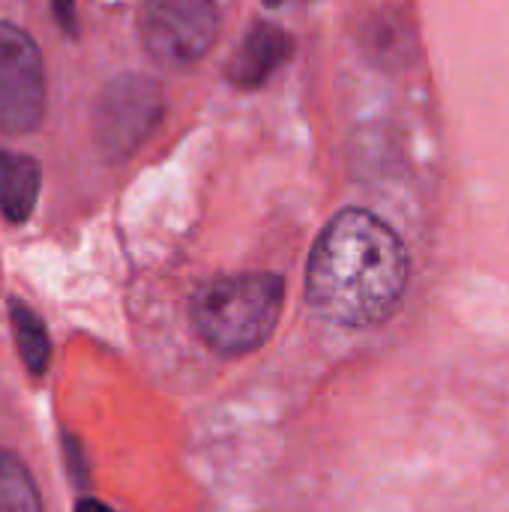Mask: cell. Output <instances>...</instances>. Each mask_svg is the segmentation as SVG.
Returning <instances> with one entry per match:
<instances>
[{
  "instance_id": "obj_1",
  "label": "cell",
  "mask_w": 509,
  "mask_h": 512,
  "mask_svg": "<svg viewBox=\"0 0 509 512\" xmlns=\"http://www.w3.org/2000/svg\"><path fill=\"white\" fill-rule=\"evenodd\" d=\"M408 270V252L396 231L378 216L351 207L312 246L306 300L327 321L369 327L396 312Z\"/></svg>"
},
{
  "instance_id": "obj_2",
  "label": "cell",
  "mask_w": 509,
  "mask_h": 512,
  "mask_svg": "<svg viewBox=\"0 0 509 512\" xmlns=\"http://www.w3.org/2000/svg\"><path fill=\"white\" fill-rule=\"evenodd\" d=\"M285 303V282L276 273H231L210 279L192 300V321L207 348L222 357H243L261 348Z\"/></svg>"
},
{
  "instance_id": "obj_3",
  "label": "cell",
  "mask_w": 509,
  "mask_h": 512,
  "mask_svg": "<svg viewBox=\"0 0 509 512\" xmlns=\"http://www.w3.org/2000/svg\"><path fill=\"white\" fill-rule=\"evenodd\" d=\"M162 87L147 75H117L93 102V141L108 162H126L162 123Z\"/></svg>"
},
{
  "instance_id": "obj_4",
  "label": "cell",
  "mask_w": 509,
  "mask_h": 512,
  "mask_svg": "<svg viewBox=\"0 0 509 512\" xmlns=\"http://www.w3.org/2000/svg\"><path fill=\"white\" fill-rule=\"evenodd\" d=\"M219 30L216 0H144L141 42L147 54L168 69L198 63Z\"/></svg>"
},
{
  "instance_id": "obj_5",
  "label": "cell",
  "mask_w": 509,
  "mask_h": 512,
  "mask_svg": "<svg viewBox=\"0 0 509 512\" xmlns=\"http://www.w3.org/2000/svg\"><path fill=\"white\" fill-rule=\"evenodd\" d=\"M45 117V66L21 27L0 21V132H36Z\"/></svg>"
},
{
  "instance_id": "obj_6",
  "label": "cell",
  "mask_w": 509,
  "mask_h": 512,
  "mask_svg": "<svg viewBox=\"0 0 509 512\" xmlns=\"http://www.w3.org/2000/svg\"><path fill=\"white\" fill-rule=\"evenodd\" d=\"M291 57V36L276 27V24H255L246 39L240 42L237 54L231 57L228 66V78L243 87V90H255L261 87L285 60Z\"/></svg>"
},
{
  "instance_id": "obj_7",
  "label": "cell",
  "mask_w": 509,
  "mask_h": 512,
  "mask_svg": "<svg viewBox=\"0 0 509 512\" xmlns=\"http://www.w3.org/2000/svg\"><path fill=\"white\" fill-rule=\"evenodd\" d=\"M42 171L33 156L0 150V213L9 222H24L39 198Z\"/></svg>"
},
{
  "instance_id": "obj_8",
  "label": "cell",
  "mask_w": 509,
  "mask_h": 512,
  "mask_svg": "<svg viewBox=\"0 0 509 512\" xmlns=\"http://www.w3.org/2000/svg\"><path fill=\"white\" fill-rule=\"evenodd\" d=\"M9 312H12L15 345H18V354H21L24 366L33 375H42L48 369V360H51V339H48V330H45L42 318L21 300H12Z\"/></svg>"
},
{
  "instance_id": "obj_9",
  "label": "cell",
  "mask_w": 509,
  "mask_h": 512,
  "mask_svg": "<svg viewBox=\"0 0 509 512\" xmlns=\"http://www.w3.org/2000/svg\"><path fill=\"white\" fill-rule=\"evenodd\" d=\"M0 512H42L33 474L6 450H0Z\"/></svg>"
},
{
  "instance_id": "obj_10",
  "label": "cell",
  "mask_w": 509,
  "mask_h": 512,
  "mask_svg": "<svg viewBox=\"0 0 509 512\" xmlns=\"http://www.w3.org/2000/svg\"><path fill=\"white\" fill-rule=\"evenodd\" d=\"M54 12H57L60 24L72 27V21H75V0H54Z\"/></svg>"
},
{
  "instance_id": "obj_11",
  "label": "cell",
  "mask_w": 509,
  "mask_h": 512,
  "mask_svg": "<svg viewBox=\"0 0 509 512\" xmlns=\"http://www.w3.org/2000/svg\"><path fill=\"white\" fill-rule=\"evenodd\" d=\"M75 512H114L111 507H105L102 501H93V498H84V501H78V507Z\"/></svg>"
},
{
  "instance_id": "obj_12",
  "label": "cell",
  "mask_w": 509,
  "mask_h": 512,
  "mask_svg": "<svg viewBox=\"0 0 509 512\" xmlns=\"http://www.w3.org/2000/svg\"><path fill=\"white\" fill-rule=\"evenodd\" d=\"M264 3H267V6H282L285 0H264Z\"/></svg>"
}]
</instances>
